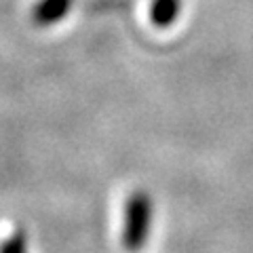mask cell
<instances>
[{"mask_svg":"<svg viewBox=\"0 0 253 253\" xmlns=\"http://www.w3.org/2000/svg\"><path fill=\"white\" fill-rule=\"evenodd\" d=\"M154 205L144 190H135L125 205V224H123V247L129 253H137L146 245L152 228Z\"/></svg>","mask_w":253,"mask_h":253,"instance_id":"cell-1","label":"cell"},{"mask_svg":"<svg viewBox=\"0 0 253 253\" xmlns=\"http://www.w3.org/2000/svg\"><path fill=\"white\" fill-rule=\"evenodd\" d=\"M76 0H38L32 9V21L41 28L55 26L72 11Z\"/></svg>","mask_w":253,"mask_h":253,"instance_id":"cell-2","label":"cell"},{"mask_svg":"<svg viewBox=\"0 0 253 253\" xmlns=\"http://www.w3.org/2000/svg\"><path fill=\"white\" fill-rule=\"evenodd\" d=\"M0 253H28V236L26 232L17 228L6 239L0 243Z\"/></svg>","mask_w":253,"mask_h":253,"instance_id":"cell-3","label":"cell"},{"mask_svg":"<svg viewBox=\"0 0 253 253\" xmlns=\"http://www.w3.org/2000/svg\"><path fill=\"white\" fill-rule=\"evenodd\" d=\"M175 15V0H156L152 9V19L158 26H167Z\"/></svg>","mask_w":253,"mask_h":253,"instance_id":"cell-4","label":"cell"}]
</instances>
